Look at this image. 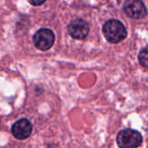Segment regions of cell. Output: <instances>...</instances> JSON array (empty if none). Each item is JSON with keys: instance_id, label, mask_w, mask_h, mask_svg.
Wrapping results in <instances>:
<instances>
[{"instance_id": "cell-1", "label": "cell", "mask_w": 148, "mask_h": 148, "mask_svg": "<svg viewBox=\"0 0 148 148\" xmlns=\"http://www.w3.org/2000/svg\"><path fill=\"white\" fill-rule=\"evenodd\" d=\"M102 32L106 39L111 43L121 42L127 36L125 25L118 19H110L107 21L103 25Z\"/></svg>"}, {"instance_id": "cell-2", "label": "cell", "mask_w": 148, "mask_h": 148, "mask_svg": "<svg viewBox=\"0 0 148 148\" xmlns=\"http://www.w3.org/2000/svg\"><path fill=\"white\" fill-rule=\"evenodd\" d=\"M116 140L120 147L134 148L142 144L143 138L140 132L128 128L119 132Z\"/></svg>"}, {"instance_id": "cell-3", "label": "cell", "mask_w": 148, "mask_h": 148, "mask_svg": "<svg viewBox=\"0 0 148 148\" xmlns=\"http://www.w3.org/2000/svg\"><path fill=\"white\" fill-rule=\"evenodd\" d=\"M33 42L36 49L42 51L48 50L55 42V34L49 29H41L34 35Z\"/></svg>"}, {"instance_id": "cell-4", "label": "cell", "mask_w": 148, "mask_h": 148, "mask_svg": "<svg viewBox=\"0 0 148 148\" xmlns=\"http://www.w3.org/2000/svg\"><path fill=\"white\" fill-rule=\"evenodd\" d=\"M123 9L129 17L134 19L143 18L147 14L146 5L142 0H126Z\"/></svg>"}, {"instance_id": "cell-5", "label": "cell", "mask_w": 148, "mask_h": 148, "mask_svg": "<svg viewBox=\"0 0 148 148\" xmlns=\"http://www.w3.org/2000/svg\"><path fill=\"white\" fill-rule=\"evenodd\" d=\"M68 31L73 38L82 40L87 37L89 32V25L85 20L76 18L69 24Z\"/></svg>"}, {"instance_id": "cell-6", "label": "cell", "mask_w": 148, "mask_h": 148, "mask_svg": "<svg viewBox=\"0 0 148 148\" xmlns=\"http://www.w3.org/2000/svg\"><path fill=\"white\" fill-rule=\"evenodd\" d=\"M32 125L27 119L17 121L11 127V134L17 140H25L31 134Z\"/></svg>"}, {"instance_id": "cell-7", "label": "cell", "mask_w": 148, "mask_h": 148, "mask_svg": "<svg viewBox=\"0 0 148 148\" xmlns=\"http://www.w3.org/2000/svg\"><path fill=\"white\" fill-rule=\"evenodd\" d=\"M138 58L140 64L142 67L148 69V47H146L140 50Z\"/></svg>"}, {"instance_id": "cell-8", "label": "cell", "mask_w": 148, "mask_h": 148, "mask_svg": "<svg viewBox=\"0 0 148 148\" xmlns=\"http://www.w3.org/2000/svg\"><path fill=\"white\" fill-rule=\"evenodd\" d=\"M29 3L34 6H38V5H41L46 0H28Z\"/></svg>"}]
</instances>
